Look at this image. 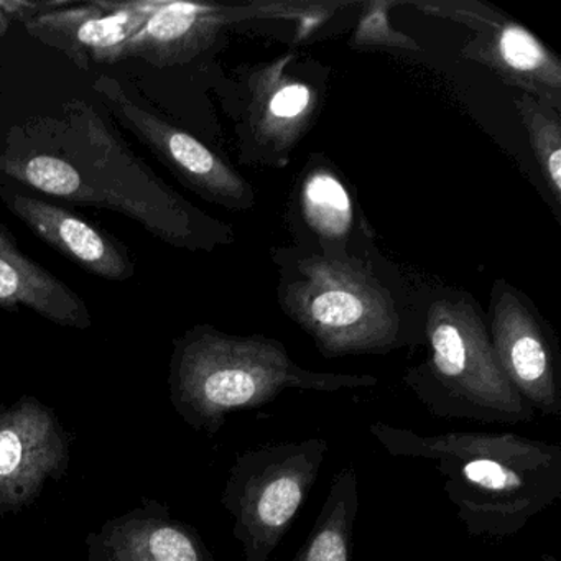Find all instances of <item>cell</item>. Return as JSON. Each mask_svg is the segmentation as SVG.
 <instances>
[{
	"instance_id": "cell-1",
	"label": "cell",
	"mask_w": 561,
	"mask_h": 561,
	"mask_svg": "<svg viewBox=\"0 0 561 561\" xmlns=\"http://www.w3.org/2000/svg\"><path fill=\"white\" fill-rule=\"evenodd\" d=\"M370 435L396 458L432 461L471 537L508 538L561 497V446L517 433L422 435L376 422Z\"/></svg>"
},
{
	"instance_id": "cell-2",
	"label": "cell",
	"mask_w": 561,
	"mask_h": 561,
	"mask_svg": "<svg viewBox=\"0 0 561 561\" xmlns=\"http://www.w3.org/2000/svg\"><path fill=\"white\" fill-rule=\"evenodd\" d=\"M169 383L173 407L185 423L216 435L229 413L268 405L285 390L340 392L370 389L379 380L369 374L305 369L280 341L234 336L203 324L175 341Z\"/></svg>"
},
{
	"instance_id": "cell-3",
	"label": "cell",
	"mask_w": 561,
	"mask_h": 561,
	"mask_svg": "<svg viewBox=\"0 0 561 561\" xmlns=\"http://www.w3.org/2000/svg\"><path fill=\"white\" fill-rule=\"evenodd\" d=\"M423 333L428 357L407 370L403 382L430 415L489 425L535 419L499 366L488 327L468 298L436 300L426 311Z\"/></svg>"
},
{
	"instance_id": "cell-4",
	"label": "cell",
	"mask_w": 561,
	"mask_h": 561,
	"mask_svg": "<svg viewBox=\"0 0 561 561\" xmlns=\"http://www.w3.org/2000/svg\"><path fill=\"white\" fill-rule=\"evenodd\" d=\"M278 300L330 359L387 354L412 343L390 291L357 259H297L282 272Z\"/></svg>"
},
{
	"instance_id": "cell-5",
	"label": "cell",
	"mask_w": 561,
	"mask_h": 561,
	"mask_svg": "<svg viewBox=\"0 0 561 561\" xmlns=\"http://www.w3.org/2000/svg\"><path fill=\"white\" fill-rule=\"evenodd\" d=\"M330 445L324 438L267 443L241 453L229 469L221 504L244 561H268L311 489Z\"/></svg>"
},
{
	"instance_id": "cell-6",
	"label": "cell",
	"mask_w": 561,
	"mask_h": 561,
	"mask_svg": "<svg viewBox=\"0 0 561 561\" xmlns=\"http://www.w3.org/2000/svg\"><path fill=\"white\" fill-rule=\"evenodd\" d=\"M428 15L471 28L462 57L494 71L501 80L540 103L560 111L561 64L531 32L481 2H419Z\"/></svg>"
},
{
	"instance_id": "cell-7",
	"label": "cell",
	"mask_w": 561,
	"mask_h": 561,
	"mask_svg": "<svg viewBox=\"0 0 561 561\" xmlns=\"http://www.w3.org/2000/svg\"><path fill=\"white\" fill-rule=\"evenodd\" d=\"M71 438L54 410L35 397L0 409V515L34 504L47 481L70 465Z\"/></svg>"
},
{
	"instance_id": "cell-8",
	"label": "cell",
	"mask_w": 561,
	"mask_h": 561,
	"mask_svg": "<svg viewBox=\"0 0 561 561\" xmlns=\"http://www.w3.org/2000/svg\"><path fill=\"white\" fill-rule=\"evenodd\" d=\"M489 337L499 366L522 399L545 416L561 415V380L548 331L524 297L497 282L489 308Z\"/></svg>"
},
{
	"instance_id": "cell-9",
	"label": "cell",
	"mask_w": 561,
	"mask_h": 561,
	"mask_svg": "<svg viewBox=\"0 0 561 561\" xmlns=\"http://www.w3.org/2000/svg\"><path fill=\"white\" fill-rule=\"evenodd\" d=\"M110 101L114 113L126 123L150 150L167 163L190 188L203 198L226 208L245 209L254 205L251 186L228 163L185 130L176 129L162 117L134 104L123 88L111 78L101 77L94 84Z\"/></svg>"
},
{
	"instance_id": "cell-10",
	"label": "cell",
	"mask_w": 561,
	"mask_h": 561,
	"mask_svg": "<svg viewBox=\"0 0 561 561\" xmlns=\"http://www.w3.org/2000/svg\"><path fill=\"white\" fill-rule=\"evenodd\" d=\"M47 8V5H45ZM146 19V2H91V4L37 12L24 22L28 35L64 51L71 61L91 67L123 60L124 45Z\"/></svg>"
},
{
	"instance_id": "cell-11",
	"label": "cell",
	"mask_w": 561,
	"mask_h": 561,
	"mask_svg": "<svg viewBox=\"0 0 561 561\" xmlns=\"http://www.w3.org/2000/svg\"><path fill=\"white\" fill-rule=\"evenodd\" d=\"M268 15L267 5H221L146 0V19L124 45L123 60L140 58L157 68L179 67L203 54L219 32L234 21Z\"/></svg>"
},
{
	"instance_id": "cell-12",
	"label": "cell",
	"mask_w": 561,
	"mask_h": 561,
	"mask_svg": "<svg viewBox=\"0 0 561 561\" xmlns=\"http://www.w3.org/2000/svg\"><path fill=\"white\" fill-rule=\"evenodd\" d=\"M142 504L90 534L88 561H215L192 525L172 518L159 502Z\"/></svg>"
},
{
	"instance_id": "cell-13",
	"label": "cell",
	"mask_w": 561,
	"mask_h": 561,
	"mask_svg": "<svg viewBox=\"0 0 561 561\" xmlns=\"http://www.w3.org/2000/svg\"><path fill=\"white\" fill-rule=\"evenodd\" d=\"M291 58L252 71L245 127L252 142L272 160L285 159L310 129L317 111V93L310 84L288 73Z\"/></svg>"
},
{
	"instance_id": "cell-14",
	"label": "cell",
	"mask_w": 561,
	"mask_h": 561,
	"mask_svg": "<svg viewBox=\"0 0 561 561\" xmlns=\"http://www.w3.org/2000/svg\"><path fill=\"white\" fill-rule=\"evenodd\" d=\"M0 199L42 241L90 274L114 282L133 277L127 249L73 213L11 188L0 190Z\"/></svg>"
},
{
	"instance_id": "cell-15",
	"label": "cell",
	"mask_w": 561,
	"mask_h": 561,
	"mask_svg": "<svg viewBox=\"0 0 561 561\" xmlns=\"http://www.w3.org/2000/svg\"><path fill=\"white\" fill-rule=\"evenodd\" d=\"M19 307L31 308L60 327L77 330L93 327L83 298L57 275L25 257L11 232L0 226V308L18 311Z\"/></svg>"
},
{
	"instance_id": "cell-16",
	"label": "cell",
	"mask_w": 561,
	"mask_h": 561,
	"mask_svg": "<svg viewBox=\"0 0 561 561\" xmlns=\"http://www.w3.org/2000/svg\"><path fill=\"white\" fill-rule=\"evenodd\" d=\"M359 491L354 465L334 474L313 528L291 561H351Z\"/></svg>"
},
{
	"instance_id": "cell-17",
	"label": "cell",
	"mask_w": 561,
	"mask_h": 561,
	"mask_svg": "<svg viewBox=\"0 0 561 561\" xmlns=\"http://www.w3.org/2000/svg\"><path fill=\"white\" fill-rule=\"evenodd\" d=\"M300 209L308 228L320 241L336 248L350 239L354 221L353 199L333 170L314 169L305 175Z\"/></svg>"
},
{
	"instance_id": "cell-18",
	"label": "cell",
	"mask_w": 561,
	"mask_h": 561,
	"mask_svg": "<svg viewBox=\"0 0 561 561\" xmlns=\"http://www.w3.org/2000/svg\"><path fill=\"white\" fill-rule=\"evenodd\" d=\"M515 104L524 121L531 149L547 180L554 203L561 199V119L553 107L528 94H515Z\"/></svg>"
},
{
	"instance_id": "cell-19",
	"label": "cell",
	"mask_w": 561,
	"mask_h": 561,
	"mask_svg": "<svg viewBox=\"0 0 561 561\" xmlns=\"http://www.w3.org/2000/svg\"><path fill=\"white\" fill-rule=\"evenodd\" d=\"M396 2H370L367 11L360 18L356 32L353 35V45L356 47H386L400 48V50L420 51L413 38L393 31L389 24V9Z\"/></svg>"
},
{
	"instance_id": "cell-20",
	"label": "cell",
	"mask_w": 561,
	"mask_h": 561,
	"mask_svg": "<svg viewBox=\"0 0 561 561\" xmlns=\"http://www.w3.org/2000/svg\"><path fill=\"white\" fill-rule=\"evenodd\" d=\"M9 28V18L4 14V12L0 11V37L8 32Z\"/></svg>"
},
{
	"instance_id": "cell-21",
	"label": "cell",
	"mask_w": 561,
	"mask_h": 561,
	"mask_svg": "<svg viewBox=\"0 0 561 561\" xmlns=\"http://www.w3.org/2000/svg\"><path fill=\"white\" fill-rule=\"evenodd\" d=\"M540 561H558V560H557V558L551 557V554H543V557H541Z\"/></svg>"
}]
</instances>
